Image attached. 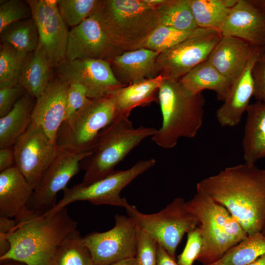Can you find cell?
Returning a JSON list of instances; mask_svg holds the SVG:
<instances>
[{"mask_svg": "<svg viewBox=\"0 0 265 265\" xmlns=\"http://www.w3.org/2000/svg\"><path fill=\"white\" fill-rule=\"evenodd\" d=\"M58 76L68 83L77 82L85 88L91 100L110 95L125 86L115 77L108 61L85 59L66 60L57 68Z\"/></svg>", "mask_w": 265, "mask_h": 265, "instance_id": "cell-15", "label": "cell"}, {"mask_svg": "<svg viewBox=\"0 0 265 265\" xmlns=\"http://www.w3.org/2000/svg\"><path fill=\"white\" fill-rule=\"evenodd\" d=\"M1 265H26V264L13 260L0 261Z\"/></svg>", "mask_w": 265, "mask_h": 265, "instance_id": "cell-48", "label": "cell"}, {"mask_svg": "<svg viewBox=\"0 0 265 265\" xmlns=\"http://www.w3.org/2000/svg\"><path fill=\"white\" fill-rule=\"evenodd\" d=\"M114 218L111 229L92 232L83 237L94 265H109L135 256L139 228L136 221L124 215L116 214Z\"/></svg>", "mask_w": 265, "mask_h": 265, "instance_id": "cell-10", "label": "cell"}, {"mask_svg": "<svg viewBox=\"0 0 265 265\" xmlns=\"http://www.w3.org/2000/svg\"><path fill=\"white\" fill-rule=\"evenodd\" d=\"M221 36L216 30L200 28L196 34L159 53L157 59L158 75L180 80L208 59Z\"/></svg>", "mask_w": 265, "mask_h": 265, "instance_id": "cell-11", "label": "cell"}, {"mask_svg": "<svg viewBox=\"0 0 265 265\" xmlns=\"http://www.w3.org/2000/svg\"><path fill=\"white\" fill-rule=\"evenodd\" d=\"M69 85L58 76L52 79L35 100L32 111V121L39 125L55 143L58 131L65 119Z\"/></svg>", "mask_w": 265, "mask_h": 265, "instance_id": "cell-18", "label": "cell"}, {"mask_svg": "<svg viewBox=\"0 0 265 265\" xmlns=\"http://www.w3.org/2000/svg\"><path fill=\"white\" fill-rule=\"evenodd\" d=\"M26 91L20 85L0 88V118L9 113Z\"/></svg>", "mask_w": 265, "mask_h": 265, "instance_id": "cell-41", "label": "cell"}, {"mask_svg": "<svg viewBox=\"0 0 265 265\" xmlns=\"http://www.w3.org/2000/svg\"><path fill=\"white\" fill-rule=\"evenodd\" d=\"M200 28L185 31L159 25L149 35L139 49L144 48L160 53L174 47L196 34Z\"/></svg>", "mask_w": 265, "mask_h": 265, "instance_id": "cell-34", "label": "cell"}, {"mask_svg": "<svg viewBox=\"0 0 265 265\" xmlns=\"http://www.w3.org/2000/svg\"><path fill=\"white\" fill-rule=\"evenodd\" d=\"M253 2L260 7L265 13V0H252Z\"/></svg>", "mask_w": 265, "mask_h": 265, "instance_id": "cell-49", "label": "cell"}, {"mask_svg": "<svg viewBox=\"0 0 265 265\" xmlns=\"http://www.w3.org/2000/svg\"><path fill=\"white\" fill-rule=\"evenodd\" d=\"M47 265H94L90 252L77 229L68 233L55 248Z\"/></svg>", "mask_w": 265, "mask_h": 265, "instance_id": "cell-28", "label": "cell"}, {"mask_svg": "<svg viewBox=\"0 0 265 265\" xmlns=\"http://www.w3.org/2000/svg\"><path fill=\"white\" fill-rule=\"evenodd\" d=\"M121 53L98 21L91 16L69 30L66 51L67 60L95 59L109 61Z\"/></svg>", "mask_w": 265, "mask_h": 265, "instance_id": "cell-16", "label": "cell"}, {"mask_svg": "<svg viewBox=\"0 0 265 265\" xmlns=\"http://www.w3.org/2000/svg\"><path fill=\"white\" fill-rule=\"evenodd\" d=\"M252 75L254 84L253 96L257 101L265 103V49L260 53L254 64Z\"/></svg>", "mask_w": 265, "mask_h": 265, "instance_id": "cell-40", "label": "cell"}, {"mask_svg": "<svg viewBox=\"0 0 265 265\" xmlns=\"http://www.w3.org/2000/svg\"><path fill=\"white\" fill-rule=\"evenodd\" d=\"M31 17V9L26 0H0V32L14 23Z\"/></svg>", "mask_w": 265, "mask_h": 265, "instance_id": "cell-36", "label": "cell"}, {"mask_svg": "<svg viewBox=\"0 0 265 265\" xmlns=\"http://www.w3.org/2000/svg\"><path fill=\"white\" fill-rule=\"evenodd\" d=\"M220 33L222 36L238 38L265 49V13L252 0H238L231 9Z\"/></svg>", "mask_w": 265, "mask_h": 265, "instance_id": "cell-17", "label": "cell"}, {"mask_svg": "<svg viewBox=\"0 0 265 265\" xmlns=\"http://www.w3.org/2000/svg\"><path fill=\"white\" fill-rule=\"evenodd\" d=\"M186 206L199 221L203 245L196 261L202 265L216 262L248 236L225 207L198 187Z\"/></svg>", "mask_w": 265, "mask_h": 265, "instance_id": "cell-5", "label": "cell"}, {"mask_svg": "<svg viewBox=\"0 0 265 265\" xmlns=\"http://www.w3.org/2000/svg\"><path fill=\"white\" fill-rule=\"evenodd\" d=\"M37 26V49L46 56L52 68L65 61L69 30L61 17L57 0H26Z\"/></svg>", "mask_w": 265, "mask_h": 265, "instance_id": "cell-13", "label": "cell"}, {"mask_svg": "<svg viewBox=\"0 0 265 265\" xmlns=\"http://www.w3.org/2000/svg\"><path fill=\"white\" fill-rule=\"evenodd\" d=\"M15 166L13 147L0 149V172Z\"/></svg>", "mask_w": 265, "mask_h": 265, "instance_id": "cell-42", "label": "cell"}, {"mask_svg": "<svg viewBox=\"0 0 265 265\" xmlns=\"http://www.w3.org/2000/svg\"><path fill=\"white\" fill-rule=\"evenodd\" d=\"M159 53L140 48L123 52L108 61L117 80L127 86L159 76L157 59Z\"/></svg>", "mask_w": 265, "mask_h": 265, "instance_id": "cell-20", "label": "cell"}, {"mask_svg": "<svg viewBox=\"0 0 265 265\" xmlns=\"http://www.w3.org/2000/svg\"><path fill=\"white\" fill-rule=\"evenodd\" d=\"M109 265H138L135 258L127 259Z\"/></svg>", "mask_w": 265, "mask_h": 265, "instance_id": "cell-45", "label": "cell"}, {"mask_svg": "<svg viewBox=\"0 0 265 265\" xmlns=\"http://www.w3.org/2000/svg\"><path fill=\"white\" fill-rule=\"evenodd\" d=\"M156 265H179L168 253V252L159 244L158 249L157 262Z\"/></svg>", "mask_w": 265, "mask_h": 265, "instance_id": "cell-43", "label": "cell"}, {"mask_svg": "<svg viewBox=\"0 0 265 265\" xmlns=\"http://www.w3.org/2000/svg\"><path fill=\"white\" fill-rule=\"evenodd\" d=\"M69 84L64 120L91 101L88 98L86 90L82 84L77 82H72Z\"/></svg>", "mask_w": 265, "mask_h": 265, "instance_id": "cell-39", "label": "cell"}, {"mask_svg": "<svg viewBox=\"0 0 265 265\" xmlns=\"http://www.w3.org/2000/svg\"><path fill=\"white\" fill-rule=\"evenodd\" d=\"M51 68L44 54L36 49L28 55L25 62L19 79V84L36 100L52 79Z\"/></svg>", "mask_w": 265, "mask_h": 265, "instance_id": "cell-27", "label": "cell"}, {"mask_svg": "<svg viewBox=\"0 0 265 265\" xmlns=\"http://www.w3.org/2000/svg\"><path fill=\"white\" fill-rule=\"evenodd\" d=\"M162 122L152 140L165 149L174 147L181 137L193 138L201 128L205 100L202 92L193 94L180 80L164 78L159 92Z\"/></svg>", "mask_w": 265, "mask_h": 265, "instance_id": "cell-3", "label": "cell"}, {"mask_svg": "<svg viewBox=\"0 0 265 265\" xmlns=\"http://www.w3.org/2000/svg\"><path fill=\"white\" fill-rule=\"evenodd\" d=\"M119 115L110 95L91 100L63 121L55 143L59 149L76 153L91 152L100 132Z\"/></svg>", "mask_w": 265, "mask_h": 265, "instance_id": "cell-7", "label": "cell"}, {"mask_svg": "<svg viewBox=\"0 0 265 265\" xmlns=\"http://www.w3.org/2000/svg\"><path fill=\"white\" fill-rule=\"evenodd\" d=\"M167 0H143L144 2L156 9L165 3Z\"/></svg>", "mask_w": 265, "mask_h": 265, "instance_id": "cell-46", "label": "cell"}, {"mask_svg": "<svg viewBox=\"0 0 265 265\" xmlns=\"http://www.w3.org/2000/svg\"><path fill=\"white\" fill-rule=\"evenodd\" d=\"M35 99L25 92L12 110L0 118V149L13 147L32 122Z\"/></svg>", "mask_w": 265, "mask_h": 265, "instance_id": "cell-25", "label": "cell"}, {"mask_svg": "<svg viewBox=\"0 0 265 265\" xmlns=\"http://www.w3.org/2000/svg\"><path fill=\"white\" fill-rule=\"evenodd\" d=\"M246 113L242 140L243 158L244 162L255 164L265 158V103L250 104Z\"/></svg>", "mask_w": 265, "mask_h": 265, "instance_id": "cell-23", "label": "cell"}, {"mask_svg": "<svg viewBox=\"0 0 265 265\" xmlns=\"http://www.w3.org/2000/svg\"><path fill=\"white\" fill-rule=\"evenodd\" d=\"M139 227L161 245L175 260L177 247L185 234L199 226L197 217L181 197L174 199L160 212L145 214L129 204L125 208Z\"/></svg>", "mask_w": 265, "mask_h": 265, "instance_id": "cell-8", "label": "cell"}, {"mask_svg": "<svg viewBox=\"0 0 265 265\" xmlns=\"http://www.w3.org/2000/svg\"><path fill=\"white\" fill-rule=\"evenodd\" d=\"M90 16L122 52L139 49L159 26L157 9L143 0H97Z\"/></svg>", "mask_w": 265, "mask_h": 265, "instance_id": "cell-4", "label": "cell"}, {"mask_svg": "<svg viewBox=\"0 0 265 265\" xmlns=\"http://www.w3.org/2000/svg\"><path fill=\"white\" fill-rule=\"evenodd\" d=\"M187 240L183 252L178 256L179 265H192L199 255L203 241L201 233L198 226L187 233Z\"/></svg>", "mask_w": 265, "mask_h": 265, "instance_id": "cell-38", "label": "cell"}, {"mask_svg": "<svg viewBox=\"0 0 265 265\" xmlns=\"http://www.w3.org/2000/svg\"><path fill=\"white\" fill-rule=\"evenodd\" d=\"M16 225L15 219L0 216V234L8 236Z\"/></svg>", "mask_w": 265, "mask_h": 265, "instance_id": "cell-44", "label": "cell"}, {"mask_svg": "<svg viewBox=\"0 0 265 265\" xmlns=\"http://www.w3.org/2000/svg\"><path fill=\"white\" fill-rule=\"evenodd\" d=\"M97 0H57L59 13L67 26H76L92 14Z\"/></svg>", "mask_w": 265, "mask_h": 265, "instance_id": "cell-35", "label": "cell"}, {"mask_svg": "<svg viewBox=\"0 0 265 265\" xmlns=\"http://www.w3.org/2000/svg\"><path fill=\"white\" fill-rule=\"evenodd\" d=\"M247 265H265V253Z\"/></svg>", "mask_w": 265, "mask_h": 265, "instance_id": "cell-47", "label": "cell"}, {"mask_svg": "<svg viewBox=\"0 0 265 265\" xmlns=\"http://www.w3.org/2000/svg\"><path fill=\"white\" fill-rule=\"evenodd\" d=\"M29 54L0 44V88L19 84L21 71Z\"/></svg>", "mask_w": 265, "mask_h": 265, "instance_id": "cell-33", "label": "cell"}, {"mask_svg": "<svg viewBox=\"0 0 265 265\" xmlns=\"http://www.w3.org/2000/svg\"><path fill=\"white\" fill-rule=\"evenodd\" d=\"M129 117L119 115L100 132L83 166L82 185H90L112 173L115 166L133 149L156 133L153 128H134Z\"/></svg>", "mask_w": 265, "mask_h": 265, "instance_id": "cell-6", "label": "cell"}, {"mask_svg": "<svg viewBox=\"0 0 265 265\" xmlns=\"http://www.w3.org/2000/svg\"><path fill=\"white\" fill-rule=\"evenodd\" d=\"M0 44L30 54L37 48L39 35L36 23L31 17L14 23L0 32Z\"/></svg>", "mask_w": 265, "mask_h": 265, "instance_id": "cell-29", "label": "cell"}, {"mask_svg": "<svg viewBox=\"0 0 265 265\" xmlns=\"http://www.w3.org/2000/svg\"><path fill=\"white\" fill-rule=\"evenodd\" d=\"M156 163L153 159L141 160L125 170H115L106 178L88 185L81 183L72 187H66L63 197L54 207L45 214L54 213L75 202L87 201L93 205H107L125 208L129 204L126 199L121 197L122 190L140 175Z\"/></svg>", "mask_w": 265, "mask_h": 265, "instance_id": "cell-9", "label": "cell"}, {"mask_svg": "<svg viewBox=\"0 0 265 265\" xmlns=\"http://www.w3.org/2000/svg\"><path fill=\"white\" fill-rule=\"evenodd\" d=\"M225 207L248 235L265 227V169L244 163L227 167L196 185Z\"/></svg>", "mask_w": 265, "mask_h": 265, "instance_id": "cell-1", "label": "cell"}, {"mask_svg": "<svg viewBox=\"0 0 265 265\" xmlns=\"http://www.w3.org/2000/svg\"><path fill=\"white\" fill-rule=\"evenodd\" d=\"M198 28L212 29L220 32L231 8L224 0H188Z\"/></svg>", "mask_w": 265, "mask_h": 265, "instance_id": "cell-30", "label": "cell"}, {"mask_svg": "<svg viewBox=\"0 0 265 265\" xmlns=\"http://www.w3.org/2000/svg\"><path fill=\"white\" fill-rule=\"evenodd\" d=\"M263 49L238 38L222 36L207 60L232 84L254 55Z\"/></svg>", "mask_w": 265, "mask_h": 265, "instance_id": "cell-19", "label": "cell"}, {"mask_svg": "<svg viewBox=\"0 0 265 265\" xmlns=\"http://www.w3.org/2000/svg\"><path fill=\"white\" fill-rule=\"evenodd\" d=\"M161 75L120 88L110 95L119 113L129 116L137 106L159 102L160 85L164 79Z\"/></svg>", "mask_w": 265, "mask_h": 265, "instance_id": "cell-24", "label": "cell"}, {"mask_svg": "<svg viewBox=\"0 0 265 265\" xmlns=\"http://www.w3.org/2000/svg\"><path fill=\"white\" fill-rule=\"evenodd\" d=\"M262 233L265 236V228H264L263 230L262 231Z\"/></svg>", "mask_w": 265, "mask_h": 265, "instance_id": "cell-50", "label": "cell"}, {"mask_svg": "<svg viewBox=\"0 0 265 265\" xmlns=\"http://www.w3.org/2000/svg\"><path fill=\"white\" fill-rule=\"evenodd\" d=\"M265 253V236L262 232L247 237L221 259L209 265H247Z\"/></svg>", "mask_w": 265, "mask_h": 265, "instance_id": "cell-31", "label": "cell"}, {"mask_svg": "<svg viewBox=\"0 0 265 265\" xmlns=\"http://www.w3.org/2000/svg\"><path fill=\"white\" fill-rule=\"evenodd\" d=\"M15 219L16 225L8 236L10 249L0 261L13 260L26 265H47L55 248L78 224L66 207L48 215L26 208Z\"/></svg>", "mask_w": 265, "mask_h": 265, "instance_id": "cell-2", "label": "cell"}, {"mask_svg": "<svg viewBox=\"0 0 265 265\" xmlns=\"http://www.w3.org/2000/svg\"><path fill=\"white\" fill-rule=\"evenodd\" d=\"M159 25L191 31L198 28L188 0H167L157 9Z\"/></svg>", "mask_w": 265, "mask_h": 265, "instance_id": "cell-32", "label": "cell"}, {"mask_svg": "<svg viewBox=\"0 0 265 265\" xmlns=\"http://www.w3.org/2000/svg\"><path fill=\"white\" fill-rule=\"evenodd\" d=\"M265 49L252 57L245 69L232 84L227 99L216 111V119L222 127L237 126L246 112L254 93L252 68L260 53Z\"/></svg>", "mask_w": 265, "mask_h": 265, "instance_id": "cell-21", "label": "cell"}, {"mask_svg": "<svg viewBox=\"0 0 265 265\" xmlns=\"http://www.w3.org/2000/svg\"><path fill=\"white\" fill-rule=\"evenodd\" d=\"M13 149L15 166L33 189L59 151L43 129L32 121Z\"/></svg>", "mask_w": 265, "mask_h": 265, "instance_id": "cell-14", "label": "cell"}, {"mask_svg": "<svg viewBox=\"0 0 265 265\" xmlns=\"http://www.w3.org/2000/svg\"><path fill=\"white\" fill-rule=\"evenodd\" d=\"M33 188L15 166L0 173V216L15 217L27 207Z\"/></svg>", "mask_w": 265, "mask_h": 265, "instance_id": "cell-22", "label": "cell"}, {"mask_svg": "<svg viewBox=\"0 0 265 265\" xmlns=\"http://www.w3.org/2000/svg\"><path fill=\"white\" fill-rule=\"evenodd\" d=\"M159 243L139 228L135 256L138 265H156Z\"/></svg>", "mask_w": 265, "mask_h": 265, "instance_id": "cell-37", "label": "cell"}, {"mask_svg": "<svg viewBox=\"0 0 265 265\" xmlns=\"http://www.w3.org/2000/svg\"><path fill=\"white\" fill-rule=\"evenodd\" d=\"M92 152L76 153L59 149L57 155L41 176L27 205L38 214H45L56 204L57 193L78 173L80 161Z\"/></svg>", "mask_w": 265, "mask_h": 265, "instance_id": "cell-12", "label": "cell"}, {"mask_svg": "<svg viewBox=\"0 0 265 265\" xmlns=\"http://www.w3.org/2000/svg\"><path fill=\"white\" fill-rule=\"evenodd\" d=\"M180 81L186 89L194 94L204 90H212L217 100L222 102L228 97L232 85L208 60L191 70Z\"/></svg>", "mask_w": 265, "mask_h": 265, "instance_id": "cell-26", "label": "cell"}]
</instances>
